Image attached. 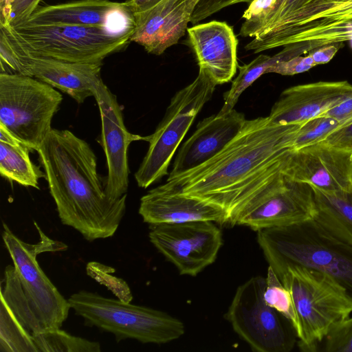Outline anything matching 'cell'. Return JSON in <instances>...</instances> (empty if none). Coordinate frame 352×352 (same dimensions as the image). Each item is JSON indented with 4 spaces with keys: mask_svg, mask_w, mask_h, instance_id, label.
<instances>
[{
    "mask_svg": "<svg viewBox=\"0 0 352 352\" xmlns=\"http://www.w3.org/2000/svg\"><path fill=\"white\" fill-rule=\"evenodd\" d=\"M138 212L148 224L179 223L210 221L228 224V216L221 208L182 193L166 183L140 199Z\"/></svg>",
    "mask_w": 352,
    "mask_h": 352,
    "instance_id": "19",
    "label": "cell"
},
{
    "mask_svg": "<svg viewBox=\"0 0 352 352\" xmlns=\"http://www.w3.org/2000/svg\"><path fill=\"white\" fill-rule=\"evenodd\" d=\"M38 352H100L97 342L72 336L60 329L44 331L33 338Z\"/></svg>",
    "mask_w": 352,
    "mask_h": 352,
    "instance_id": "25",
    "label": "cell"
},
{
    "mask_svg": "<svg viewBox=\"0 0 352 352\" xmlns=\"http://www.w3.org/2000/svg\"><path fill=\"white\" fill-rule=\"evenodd\" d=\"M199 0H162L154 7L133 14L130 41L149 54L161 55L184 36Z\"/></svg>",
    "mask_w": 352,
    "mask_h": 352,
    "instance_id": "17",
    "label": "cell"
},
{
    "mask_svg": "<svg viewBox=\"0 0 352 352\" xmlns=\"http://www.w3.org/2000/svg\"><path fill=\"white\" fill-rule=\"evenodd\" d=\"M280 0H252L243 12L239 34L243 37H255L269 22Z\"/></svg>",
    "mask_w": 352,
    "mask_h": 352,
    "instance_id": "29",
    "label": "cell"
},
{
    "mask_svg": "<svg viewBox=\"0 0 352 352\" xmlns=\"http://www.w3.org/2000/svg\"><path fill=\"white\" fill-rule=\"evenodd\" d=\"M94 98L101 117L100 144L107 165L105 190L111 199L117 200L126 195L128 190L129 147L134 141H147L148 136L142 137L127 130L117 97L103 81L97 88Z\"/></svg>",
    "mask_w": 352,
    "mask_h": 352,
    "instance_id": "13",
    "label": "cell"
},
{
    "mask_svg": "<svg viewBox=\"0 0 352 352\" xmlns=\"http://www.w3.org/2000/svg\"><path fill=\"white\" fill-rule=\"evenodd\" d=\"M252 0H199L191 16L190 22L195 24L228 6L249 3Z\"/></svg>",
    "mask_w": 352,
    "mask_h": 352,
    "instance_id": "34",
    "label": "cell"
},
{
    "mask_svg": "<svg viewBox=\"0 0 352 352\" xmlns=\"http://www.w3.org/2000/svg\"><path fill=\"white\" fill-rule=\"evenodd\" d=\"M257 241L279 278L288 267H302L333 277L352 296V246L315 219L258 230Z\"/></svg>",
    "mask_w": 352,
    "mask_h": 352,
    "instance_id": "3",
    "label": "cell"
},
{
    "mask_svg": "<svg viewBox=\"0 0 352 352\" xmlns=\"http://www.w3.org/2000/svg\"><path fill=\"white\" fill-rule=\"evenodd\" d=\"M315 201L310 185L281 171L272 177L239 215L236 224L255 231L288 226L314 219Z\"/></svg>",
    "mask_w": 352,
    "mask_h": 352,
    "instance_id": "11",
    "label": "cell"
},
{
    "mask_svg": "<svg viewBox=\"0 0 352 352\" xmlns=\"http://www.w3.org/2000/svg\"><path fill=\"white\" fill-rule=\"evenodd\" d=\"M343 43H333L320 47L308 54L312 57L316 65H322L329 63L342 47Z\"/></svg>",
    "mask_w": 352,
    "mask_h": 352,
    "instance_id": "37",
    "label": "cell"
},
{
    "mask_svg": "<svg viewBox=\"0 0 352 352\" xmlns=\"http://www.w3.org/2000/svg\"><path fill=\"white\" fill-rule=\"evenodd\" d=\"M312 188L314 219L329 233L352 246V192H328Z\"/></svg>",
    "mask_w": 352,
    "mask_h": 352,
    "instance_id": "24",
    "label": "cell"
},
{
    "mask_svg": "<svg viewBox=\"0 0 352 352\" xmlns=\"http://www.w3.org/2000/svg\"><path fill=\"white\" fill-rule=\"evenodd\" d=\"M351 19L352 0H299L280 24L270 50L293 44L309 33Z\"/></svg>",
    "mask_w": 352,
    "mask_h": 352,
    "instance_id": "22",
    "label": "cell"
},
{
    "mask_svg": "<svg viewBox=\"0 0 352 352\" xmlns=\"http://www.w3.org/2000/svg\"><path fill=\"white\" fill-rule=\"evenodd\" d=\"M2 238L12 260L23 297L43 331L60 329L71 309L68 299L59 292L45 275L37 256L47 252L67 250L66 244L48 237L36 222L40 239L36 243H26L3 223Z\"/></svg>",
    "mask_w": 352,
    "mask_h": 352,
    "instance_id": "8",
    "label": "cell"
},
{
    "mask_svg": "<svg viewBox=\"0 0 352 352\" xmlns=\"http://www.w3.org/2000/svg\"><path fill=\"white\" fill-rule=\"evenodd\" d=\"M25 52L35 56L75 63H102L124 49L133 31L78 25H0Z\"/></svg>",
    "mask_w": 352,
    "mask_h": 352,
    "instance_id": "6",
    "label": "cell"
},
{
    "mask_svg": "<svg viewBox=\"0 0 352 352\" xmlns=\"http://www.w3.org/2000/svg\"><path fill=\"white\" fill-rule=\"evenodd\" d=\"M300 124H279L268 116L246 120L226 147L203 164L166 184L182 193L224 210L228 223L236 219L260 189L283 172Z\"/></svg>",
    "mask_w": 352,
    "mask_h": 352,
    "instance_id": "1",
    "label": "cell"
},
{
    "mask_svg": "<svg viewBox=\"0 0 352 352\" xmlns=\"http://www.w3.org/2000/svg\"><path fill=\"white\" fill-rule=\"evenodd\" d=\"M161 1L162 0H128L124 3L133 14H137L151 9Z\"/></svg>",
    "mask_w": 352,
    "mask_h": 352,
    "instance_id": "38",
    "label": "cell"
},
{
    "mask_svg": "<svg viewBox=\"0 0 352 352\" xmlns=\"http://www.w3.org/2000/svg\"><path fill=\"white\" fill-rule=\"evenodd\" d=\"M31 149L0 124V174L24 186L39 189L45 174L30 160Z\"/></svg>",
    "mask_w": 352,
    "mask_h": 352,
    "instance_id": "23",
    "label": "cell"
},
{
    "mask_svg": "<svg viewBox=\"0 0 352 352\" xmlns=\"http://www.w3.org/2000/svg\"><path fill=\"white\" fill-rule=\"evenodd\" d=\"M322 143L340 149L352 151V121L340 126Z\"/></svg>",
    "mask_w": 352,
    "mask_h": 352,
    "instance_id": "35",
    "label": "cell"
},
{
    "mask_svg": "<svg viewBox=\"0 0 352 352\" xmlns=\"http://www.w3.org/2000/svg\"><path fill=\"white\" fill-rule=\"evenodd\" d=\"M36 151L62 223L90 242L111 237L127 195L117 200L107 195L89 144L67 129H52Z\"/></svg>",
    "mask_w": 352,
    "mask_h": 352,
    "instance_id": "2",
    "label": "cell"
},
{
    "mask_svg": "<svg viewBox=\"0 0 352 352\" xmlns=\"http://www.w3.org/2000/svg\"><path fill=\"white\" fill-rule=\"evenodd\" d=\"M246 119L232 109L199 122L193 134L183 144L168 177H174L203 164L223 150L241 130Z\"/></svg>",
    "mask_w": 352,
    "mask_h": 352,
    "instance_id": "20",
    "label": "cell"
},
{
    "mask_svg": "<svg viewBox=\"0 0 352 352\" xmlns=\"http://www.w3.org/2000/svg\"><path fill=\"white\" fill-rule=\"evenodd\" d=\"M283 173L328 192H352V151L320 142L288 153Z\"/></svg>",
    "mask_w": 352,
    "mask_h": 352,
    "instance_id": "14",
    "label": "cell"
},
{
    "mask_svg": "<svg viewBox=\"0 0 352 352\" xmlns=\"http://www.w3.org/2000/svg\"><path fill=\"white\" fill-rule=\"evenodd\" d=\"M292 294L298 322V346L316 352L329 332L352 313V296L333 277L305 267H288L279 278Z\"/></svg>",
    "mask_w": 352,
    "mask_h": 352,
    "instance_id": "4",
    "label": "cell"
},
{
    "mask_svg": "<svg viewBox=\"0 0 352 352\" xmlns=\"http://www.w3.org/2000/svg\"><path fill=\"white\" fill-rule=\"evenodd\" d=\"M41 0H0V25L15 27L25 23Z\"/></svg>",
    "mask_w": 352,
    "mask_h": 352,
    "instance_id": "30",
    "label": "cell"
},
{
    "mask_svg": "<svg viewBox=\"0 0 352 352\" xmlns=\"http://www.w3.org/2000/svg\"><path fill=\"white\" fill-rule=\"evenodd\" d=\"M1 73L24 75V69L6 33L0 29Z\"/></svg>",
    "mask_w": 352,
    "mask_h": 352,
    "instance_id": "33",
    "label": "cell"
},
{
    "mask_svg": "<svg viewBox=\"0 0 352 352\" xmlns=\"http://www.w3.org/2000/svg\"><path fill=\"white\" fill-rule=\"evenodd\" d=\"M68 301L86 325L113 333L117 342L134 339L142 343L164 344L179 338L185 332L179 319L121 299L82 290L73 294Z\"/></svg>",
    "mask_w": 352,
    "mask_h": 352,
    "instance_id": "5",
    "label": "cell"
},
{
    "mask_svg": "<svg viewBox=\"0 0 352 352\" xmlns=\"http://www.w3.org/2000/svg\"><path fill=\"white\" fill-rule=\"evenodd\" d=\"M0 351L38 352L33 338L16 321L9 309L1 302Z\"/></svg>",
    "mask_w": 352,
    "mask_h": 352,
    "instance_id": "26",
    "label": "cell"
},
{
    "mask_svg": "<svg viewBox=\"0 0 352 352\" xmlns=\"http://www.w3.org/2000/svg\"><path fill=\"white\" fill-rule=\"evenodd\" d=\"M63 101L54 87L36 78L0 73V124L32 151H37L52 129Z\"/></svg>",
    "mask_w": 352,
    "mask_h": 352,
    "instance_id": "9",
    "label": "cell"
},
{
    "mask_svg": "<svg viewBox=\"0 0 352 352\" xmlns=\"http://www.w3.org/2000/svg\"><path fill=\"white\" fill-rule=\"evenodd\" d=\"M6 34L24 69L25 76L47 83L78 103H82L89 97H94L102 82L100 75L102 63H75L32 56Z\"/></svg>",
    "mask_w": 352,
    "mask_h": 352,
    "instance_id": "15",
    "label": "cell"
},
{
    "mask_svg": "<svg viewBox=\"0 0 352 352\" xmlns=\"http://www.w3.org/2000/svg\"><path fill=\"white\" fill-rule=\"evenodd\" d=\"M217 85L208 73L199 68L192 82L171 98L163 120L148 135V151L134 175L139 187L146 188L168 174L179 144Z\"/></svg>",
    "mask_w": 352,
    "mask_h": 352,
    "instance_id": "7",
    "label": "cell"
},
{
    "mask_svg": "<svg viewBox=\"0 0 352 352\" xmlns=\"http://www.w3.org/2000/svg\"><path fill=\"white\" fill-rule=\"evenodd\" d=\"M148 237L180 274L192 276L214 262L223 243L220 229L210 221L150 224Z\"/></svg>",
    "mask_w": 352,
    "mask_h": 352,
    "instance_id": "12",
    "label": "cell"
},
{
    "mask_svg": "<svg viewBox=\"0 0 352 352\" xmlns=\"http://www.w3.org/2000/svg\"><path fill=\"white\" fill-rule=\"evenodd\" d=\"M352 94L349 82H317L284 90L268 116L279 124H301L320 116Z\"/></svg>",
    "mask_w": 352,
    "mask_h": 352,
    "instance_id": "18",
    "label": "cell"
},
{
    "mask_svg": "<svg viewBox=\"0 0 352 352\" xmlns=\"http://www.w3.org/2000/svg\"><path fill=\"white\" fill-rule=\"evenodd\" d=\"M342 124L331 118L318 116L300 124L292 140V150L322 142Z\"/></svg>",
    "mask_w": 352,
    "mask_h": 352,
    "instance_id": "28",
    "label": "cell"
},
{
    "mask_svg": "<svg viewBox=\"0 0 352 352\" xmlns=\"http://www.w3.org/2000/svg\"><path fill=\"white\" fill-rule=\"evenodd\" d=\"M266 278L254 276L240 285L226 314L234 331L254 351L289 352L296 342L289 322L267 305Z\"/></svg>",
    "mask_w": 352,
    "mask_h": 352,
    "instance_id": "10",
    "label": "cell"
},
{
    "mask_svg": "<svg viewBox=\"0 0 352 352\" xmlns=\"http://www.w3.org/2000/svg\"><path fill=\"white\" fill-rule=\"evenodd\" d=\"M23 25L107 27L130 32L134 17L124 2L79 0L38 8Z\"/></svg>",
    "mask_w": 352,
    "mask_h": 352,
    "instance_id": "16",
    "label": "cell"
},
{
    "mask_svg": "<svg viewBox=\"0 0 352 352\" xmlns=\"http://www.w3.org/2000/svg\"><path fill=\"white\" fill-rule=\"evenodd\" d=\"M263 297L267 305L274 309L289 322L297 336L299 332V322L292 294L270 266Z\"/></svg>",
    "mask_w": 352,
    "mask_h": 352,
    "instance_id": "27",
    "label": "cell"
},
{
    "mask_svg": "<svg viewBox=\"0 0 352 352\" xmlns=\"http://www.w3.org/2000/svg\"><path fill=\"white\" fill-rule=\"evenodd\" d=\"M189 44L199 68L217 85L230 82L236 72L238 41L226 22L212 21L187 29Z\"/></svg>",
    "mask_w": 352,
    "mask_h": 352,
    "instance_id": "21",
    "label": "cell"
},
{
    "mask_svg": "<svg viewBox=\"0 0 352 352\" xmlns=\"http://www.w3.org/2000/svg\"><path fill=\"white\" fill-rule=\"evenodd\" d=\"M324 342L325 352H352V317L337 324Z\"/></svg>",
    "mask_w": 352,
    "mask_h": 352,
    "instance_id": "31",
    "label": "cell"
},
{
    "mask_svg": "<svg viewBox=\"0 0 352 352\" xmlns=\"http://www.w3.org/2000/svg\"><path fill=\"white\" fill-rule=\"evenodd\" d=\"M316 66L310 54L298 56L287 60L279 62L270 67L267 73H276L285 76H292L307 72Z\"/></svg>",
    "mask_w": 352,
    "mask_h": 352,
    "instance_id": "32",
    "label": "cell"
},
{
    "mask_svg": "<svg viewBox=\"0 0 352 352\" xmlns=\"http://www.w3.org/2000/svg\"><path fill=\"white\" fill-rule=\"evenodd\" d=\"M320 116L336 120L342 125L352 121V94Z\"/></svg>",
    "mask_w": 352,
    "mask_h": 352,
    "instance_id": "36",
    "label": "cell"
}]
</instances>
